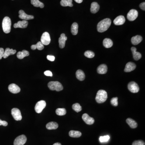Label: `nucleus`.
Instances as JSON below:
<instances>
[{
    "label": "nucleus",
    "mask_w": 145,
    "mask_h": 145,
    "mask_svg": "<svg viewBox=\"0 0 145 145\" xmlns=\"http://www.w3.org/2000/svg\"><path fill=\"white\" fill-rule=\"evenodd\" d=\"M74 1L78 3H81L83 2V0H74Z\"/></svg>",
    "instance_id": "nucleus-44"
},
{
    "label": "nucleus",
    "mask_w": 145,
    "mask_h": 145,
    "mask_svg": "<svg viewBox=\"0 0 145 145\" xmlns=\"http://www.w3.org/2000/svg\"><path fill=\"white\" fill-rule=\"evenodd\" d=\"M110 136L109 135H105L104 136H100V137L99 140L100 142H106L109 140Z\"/></svg>",
    "instance_id": "nucleus-36"
},
{
    "label": "nucleus",
    "mask_w": 145,
    "mask_h": 145,
    "mask_svg": "<svg viewBox=\"0 0 145 145\" xmlns=\"http://www.w3.org/2000/svg\"><path fill=\"white\" fill-rule=\"evenodd\" d=\"M72 108L73 110L76 111V112H79L82 110V107L80 104L79 103H75L72 105Z\"/></svg>",
    "instance_id": "nucleus-34"
},
{
    "label": "nucleus",
    "mask_w": 145,
    "mask_h": 145,
    "mask_svg": "<svg viewBox=\"0 0 145 145\" xmlns=\"http://www.w3.org/2000/svg\"><path fill=\"white\" fill-rule=\"evenodd\" d=\"M84 55L88 58H92L94 57L95 54L94 52L90 51H87L84 53Z\"/></svg>",
    "instance_id": "nucleus-35"
},
{
    "label": "nucleus",
    "mask_w": 145,
    "mask_h": 145,
    "mask_svg": "<svg viewBox=\"0 0 145 145\" xmlns=\"http://www.w3.org/2000/svg\"><path fill=\"white\" fill-rule=\"evenodd\" d=\"M11 115L16 120H21L22 119L21 113L18 108H13L11 110Z\"/></svg>",
    "instance_id": "nucleus-10"
},
{
    "label": "nucleus",
    "mask_w": 145,
    "mask_h": 145,
    "mask_svg": "<svg viewBox=\"0 0 145 145\" xmlns=\"http://www.w3.org/2000/svg\"><path fill=\"white\" fill-rule=\"evenodd\" d=\"M128 88L131 92L133 93H138L140 90V87L138 84L134 82H131L128 85Z\"/></svg>",
    "instance_id": "nucleus-5"
},
{
    "label": "nucleus",
    "mask_w": 145,
    "mask_h": 145,
    "mask_svg": "<svg viewBox=\"0 0 145 145\" xmlns=\"http://www.w3.org/2000/svg\"><path fill=\"white\" fill-rule=\"evenodd\" d=\"M53 145H61V144L60 143H54Z\"/></svg>",
    "instance_id": "nucleus-45"
},
{
    "label": "nucleus",
    "mask_w": 145,
    "mask_h": 145,
    "mask_svg": "<svg viewBox=\"0 0 145 145\" xmlns=\"http://www.w3.org/2000/svg\"><path fill=\"white\" fill-rule=\"evenodd\" d=\"M46 102L44 100H41L36 104L35 107L36 112L38 113H40L46 107Z\"/></svg>",
    "instance_id": "nucleus-6"
},
{
    "label": "nucleus",
    "mask_w": 145,
    "mask_h": 145,
    "mask_svg": "<svg viewBox=\"0 0 145 145\" xmlns=\"http://www.w3.org/2000/svg\"><path fill=\"white\" fill-rule=\"evenodd\" d=\"M16 51L15 50H13V49H10L7 48L6 49L4 52L3 58L4 59L7 58L9 56L11 55H13L16 53Z\"/></svg>",
    "instance_id": "nucleus-22"
},
{
    "label": "nucleus",
    "mask_w": 145,
    "mask_h": 145,
    "mask_svg": "<svg viewBox=\"0 0 145 145\" xmlns=\"http://www.w3.org/2000/svg\"><path fill=\"white\" fill-rule=\"evenodd\" d=\"M29 52L26 50H23L21 52H19L17 53V57L19 59H22L26 57H28L29 55Z\"/></svg>",
    "instance_id": "nucleus-25"
},
{
    "label": "nucleus",
    "mask_w": 145,
    "mask_h": 145,
    "mask_svg": "<svg viewBox=\"0 0 145 145\" xmlns=\"http://www.w3.org/2000/svg\"><path fill=\"white\" fill-rule=\"evenodd\" d=\"M131 51L132 52L133 59L136 61L139 60L141 58V55L140 53L137 52L136 48L134 47H132L131 48Z\"/></svg>",
    "instance_id": "nucleus-19"
},
{
    "label": "nucleus",
    "mask_w": 145,
    "mask_h": 145,
    "mask_svg": "<svg viewBox=\"0 0 145 145\" xmlns=\"http://www.w3.org/2000/svg\"><path fill=\"white\" fill-rule=\"evenodd\" d=\"M47 59L48 60L51 61H54L55 60V57L52 55H48L47 56Z\"/></svg>",
    "instance_id": "nucleus-39"
},
{
    "label": "nucleus",
    "mask_w": 145,
    "mask_h": 145,
    "mask_svg": "<svg viewBox=\"0 0 145 145\" xmlns=\"http://www.w3.org/2000/svg\"><path fill=\"white\" fill-rule=\"evenodd\" d=\"M31 3L32 5L36 7H40L41 8L44 7V4L39 0H31Z\"/></svg>",
    "instance_id": "nucleus-29"
},
{
    "label": "nucleus",
    "mask_w": 145,
    "mask_h": 145,
    "mask_svg": "<svg viewBox=\"0 0 145 145\" xmlns=\"http://www.w3.org/2000/svg\"><path fill=\"white\" fill-rule=\"evenodd\" d=\"M78 25L76 22L73 23L71 27V32L74 35H76L78 33Z\"/></svg>",
    "instance_id": "nucleus-30"
},
{
    "label": "nucleus",
    "mask_w": 145,
    "mask_h": 145,
    "mask_svg": "<svg viewBox=\"0 0 145 145\" xmlns=\"http://www.w3.org/2000/svg\"><path fill=\"white\" fill-rule=\"evenodd\" d=\"M72 2V0H61L60 3L62 6L72 7L73 6Z\"/></svg>",
    "instance_id": "nucleus-32"
},
{
    "label": "nucleus",
    "mask_w": 145,
    "mask_h": 145,
    "mask_svg": "<svg viewBox=\"0 0 145 145\" xmlns=\"http://www.w3.org/2000/svg\"><path fill=\"white\" fill-rule=\"evenodd\" d=\"M126 122L131 128H136L138 127V124L132 118H128L126 120Z\"/></svg>",
    "instance_id": "nucleus-26"
},
{
    "label": "nucleus",
    "mask_w": 145,
    "mask_h": 145,
    "mask_svg": "<svg viewBox=\"0 0 145 145\" xmlns=\"http://www.w3.org/2000/svg\"><path fill=\"white\" fill-rule=\"evenodd\" d=\"M125 19L123 15H120L115 19L114 20V24L116 26H120L123 25L125 23Z\"/></svg>",
    "instance_id": "nucleus-17"
},
{
    "label": "nucleus",
    "mask_w": 145,
    "mask_h": 145,
    "mask_svg": "<svg viewBox=\"0 0 145 145\" xmlns=\"http://www.w3.org/2000/svg\"><path fill=\"white\" fill-rule=\"evenodd\" d=\"M4 49L2 48H0V60L3 57V55H4Z\"/></svg>",
    "instance_id": "nucleus-40"
},
{
    "label": "nucleus",
    "mask_w": 145,
    "mask_h": 145,
    "mask_svg": "<svg viewBox=\"0 0 145 145\" xmlns=\"http://www.w3.org/2000/svg\"><path fill=\"white\" fill-rule=\"evenodd\" d=\"M118 98L117 97H114L112 98L110 100V103L112 105L115 107H117L118 105Z\"/></svg>",
    "instance_id": "nucleus-37"
},
{
    "label": "nucleus",
    "mask_w": 145,
    "mask_h": 145,
    "mask_svg": "<svg viewBox=\"0 0 145 145\" xmlns=\"http://www.w3.org/2000/svg\"><path fill=\"white\" fill-rule=\"evenodd\" d=\"M31 48L32 50H35L37 49L38 50L41 51L44 49V45L42 44L41 41H39L35 45H32L31 46Z\"/></svg>",
    "instance_id": "nucleus-27"
},
{
    "label": "nucleus",
    "mask_w": 145,
    "mask_h": 145,
    "mask_svg": "<svg viewBox=\"0 0 145 145\" xmlns=\"http://www.w3.org/2000/svg\"><path fill=\"white\" fill-rule=\"evenodd\" d=\"M58 123L54 122H51L46 125V127L49 130H56L58 128Z\"/></svg>",
    "instance_id": "nucleus-24"
},
{
    "label": "nucleus",
    "mask_w": 145,
    "mask_h": 145,
    "mask_svg": "<svg viewBox=\"0 0 145 145\" xmlns=\"http://www.w3.org/2000/svg\"><path fill=\"white\" fill-rule=\"evenodd\" d=\"M132 145H145V143L142 140L135 141L133 143Z\"/></svg>",
    "instance_id": "nucleus-38"
},
{
    "label": "nucleus",
    "mask_w": 145,
    "mask_h": 145,
    "mask_svg": "<svg viewBox=\"0 0 145 145\" xmlns=\"http://www.w3.org/2000/svg\"><path fill=\"white\" fill-rule=\"evenodd\" d=\"M8 123L6 121H3V120H1V119H0V125H3L4 126H7Z\"/></svg>",
    "instance_id": "nucleus-42"
},
{
    "label": "nucleus",
    "mask_w": 145,
    "mask_h": 145,
    "mask_svg": "<svg viewBox=\"0 0 145 145\" xmlns=\"http://www.w3.org/2000/svg\"><path fill=\"white\" fill-rule=\"evenodd\" d=\"M142 37L140 35H136L131 38V43L133 45H136L139 44L142 41Z\"/></svg>",
    "instance_id": "nucleus-18"
},
{
    "label": "nucleus",
    "mask_w": 145,
    "mask_h": 145,
    "mask_svg": "<svg viewBox=\"0 0 145 145\" xmlns=\"http://www.w3.org/2000/svg\"><path fill=\"white\" fill-rule=\"evenodd\" d=\"M76 76L78 80L83 81L85 79V75L83 71L79 69L76 72Z\"/></svg>",
    "instance_id": "nucleus-23"
},
{
    "label": "nucleus",
    "mask_w": 145,
    "mask_h": 145,
    "mask_svg": "<svg viewBox=\"0 0 145 145\" xmlns=\"http://www.w3.org/2000/svg\"><path fill=\"white\" fill-rule=\"evenodd\" d=\"M27 141V138L25 135H22L17 137L14 141V145H23Z\"/></svg>",
    "instance_id": "nucleus-8"
},
{
    "label": "nucleus",
    "mask_w": 145,
    "mask_h": 145,
    "mask_svg": "<svg viewBox=\"0 0 145 145\" xmlns=\"http://www.w3.org/2000/svg\"><path fill=\"white\" fill-rule=\"evenodd\" d=\"M82 134L80 131L71 130L69 132V135L72 138H79L81 137Z\"/></svg>",
    "instance_id": "nucleus-31"
},
{
    "label": "nucleus",
    "mask_w": 145,
    "mask_h": 145,
    "mask_svg": "<svg viewBox=\"0 0 145 145\" xmlns=\"http://www.w3.org/2000/svg\"><path fill=\"white\" fill-rule=\"evenodd\" d=\"M50 34L47 32H45L42 34L41 38V42L44 45H49L51 42Z\"/></svg>",
    "instance_id": "nucleus-7"
},
{
    "label": "nucleus",
    "mask_w": 145,
    "mask_h": 145,
    "mask_svg": "<svg viewBox=\"0 0 145 145\" xmlns=\"http://www.w3.org/2000/svg\"><path fill=\"white\" fill-rule=\"evenodd\" d=\"M100 6L96 2H93L91 4L90 11L92 13H96L99 10Z\"/></svg>",
    "instance_id": "nucleus-21"
},
{
    "label": "nucleus",
    "mask_w": 145,
    "mask_h": 145,
    "mask_svg": "<svg viewBox=\"0 0 145 145\" xmlns=\"http://www.w3.org/2000/svg\"><path fill=\"white\" fill-rule=\"evenodd\" d=\"M82 118L85 123H86L87 125H92L94 123V118L90 117L89 115L86 113H85L82 115Z\"/></svg>",
    "instance_id": "nucleus-12"
},
{
    "label": "nucleus",
    "mask_w": 145,
    "mask_h": 145,
    "mask_svg": "<svg viewBox=\"0 0 145 145\" xmlns=\"http://www.w3.org/2000/svg\"><path fill=\"white\" fill-rule=\"evenodd\" d=\"M19 18L23 20L27 21L28 20H30L34 19L33 16L27 15L22 10L19 11Z\"/></svg>",
    "instance_id": "nucleus-11"
},
{
    "label": "nucleus",
    "mask_w": 145,
    "mask_h": 145,
    "mask_svg": "<svg viewBox=\"0 0 145 145\" xmlns=\"http://www.w3.org/2000/svg\"><path fill=\"white\" fill-rule=\"evenodd\" d=\"M138 11L135 9H131L127 15V18L130 21H133L137 18L138 17Z\"/></svg>",
    "instance_id": "nucleus-9"
},
{
    "label": "nucleus",
    "mask_w": 145,
    "mask_h": 145,
    "mask_svg": "<svg viewBox=\"0 0 145 145\" xmlns=\"http://www.w3.org/2000/svg\"><path fill=\"white\" fill-rule=\"evenodd\" d=\"M107 93L106 91L102 90H98L95 97V100L98 103H103L107 99Z\"/></svg>",
    "instance_id": "nucleus-2"
},
{
    "label": "nucleus",
    "mask_w": 145,
    "mask_h": 145,
    "mask_svg": "<svg viewBox=\"0 0 145 145\" xmlns=\"http://www.w3.org/2000/svg\"><path fill=\"white\" fill-rule=\"evenodd\" d=\"M140 7L143 10H145V3L143 2L141 3L140 5Z\"/></svg>",
    "instance_id": "nucleus-43"
},
{
    "label": "nucleus",
    "mask_w": 145,
    "mask_h": 145,
    "mask_svg": "<svg viewBox=\"0 0 145 145\" xmlns=\"http://www.w3.org/2000/svg\"><path fill=\"white\" fill-rule=\"evenodd\" d=\"M111 23V21L110 19L106 18L103 19L98 24V31L100 33L104 32L109 28Z\"/></svg>",
    "instance_id": "nucleus-1"
},
{
    "label": "nucleus",
    "mask_w": 145,
    "mask_h": 145,
    "mask_svg": "<svg viewBox=\"0 0 145 145\" xmlns=\"http://www.w3.org/2000/svg\"><path fill=\"white\" fill-rule=\"evenodd\" d=\"M107 66L106 65L102 64L97 68V72L100 74H104L107 72Z\"/></svg>",
    "instance_id": "nucleus-20"
},
{
    "label": "nucleus",
    "mask_w": 145,
    "mask_h": 145,
    "mask_svg": "<svg viewBox=\"0 0 145 145\" xmlns=\"http://www.w3.org/2000/svg\"><path fill=\"white\" fill-rule=\"evenodd\" d=\"M9 90L13 94H17L20 92V88L15 84H12L9 85L8 87Z\"/></svg>",
    "instance_id": "nucleus-13"
},
{
    "label": "nucleus",
    "mask_w": 145,
    "mask_h": 145,
    "mask_svg": "<svg viewBox=\"0 0 145 145\" xmlns=\"http://www.w3.org/2000/svg\"><path fill=\"white\" fill-rule=\"evenodd\" d=\"M48 87L51 90L56 91L57 92L61 91L63 89L62 85L59 82L57 81H52L48 83Z\"/></svg>",
    "instance_id": "nucleus-4"
},
{
    "label": "nucleus",
    "mask_w": 145,
    "mask_h": 145,
    "mask_svg": "<svg viewBox=\"0 0 145 145\" xmlns=\"http://www.w3.org/2000/svg\"><path fill=\"white\" fill-rule=\"evenodd\" d=\"M28 22L27 21L23 20L22 21H19L17 23H15L14 25V28H25L28 27Z\"/></svg>",
    "instance_id": "nucleus-15"
},
{
    "label": "nucleus",
    "mask_w": 145,
    "mask_h": 145,
    "mask_svg": "<svg viewBox=\"0 0 145 145\" xmlns=\"http://www.w3.org/2000/svg\"><path fill=\"white\" fill-rule=\"evenodd\" d=\"M11 21L10 18L8 17H5L3 19L2 22V28L5 33L8 34L11 30Z\"/></svg>",
    "instance_id": "nucleus-3"
},
{
    "label": "nucleus",
    "mask_w": 145,
    "mask_h": 145,
    "mask_svg": "<svg viewBox=\"0 0 145 145\" xmlns=\"http://www.w3.org/2000/svg\"><path fill=\"white\" fill-rule=\"evenodd\" d=\"M67 37L65 36L64 34H62L61 35V36L59 38V46L61 49H63L65 46V42L67 40Z\"/></svg>",
    "instance_id": "nucleus-14"
},
{
    "label": "nucleus",
    "mask_w": 145,
    "mask_h": 145,
    "mask_svg": "<svg viewBox=\"0 0 145 145\" xmlns=\"http://www.w3.org/2000/svg\"><path fill=\"white\" fill-rule=\"evenodd\" d=\"M136 67V65L134 63L132 62H128L126 65L124 71L125 72H130L133 71Z\"/></svg>",
    "instance_id": "nucleus-16"
},
{
    "label": "nucleus",
    "mask_w": 145,
    "mask_h": 145,
    "mask_svg": "<svg viewBox=\"0 0 145 145\" xmlns=\"http://www.w3.org/2000/svg\"><path fill=\"white\" fill-rule=\"evenodd\" d=\"M66 110L64 108H57L56 110L57 115L59 116H63L66 114Z\"/></svg>",
    "instance_id": "nucleus-33"
},
{
    "label": "nucleus",
    "mask_w": 145,
    "mask_h": 145,
    "mask_svg": "<svg viewBox=\"0 0 145 145\" xmlns=\"http://www.w3.org/2000/svg\"><path fill=\"white\" fill-rule=\"evenodd\" d=\"M44 75L47 76L52 77V72L50 71H46L44 72Z\"/></svg>",
    "instance_id": "nucleus-41"
},
{
    "label": "nucleus",
    "mask_w": 145,
    "mask_h": 145,
    "mask_svg": "<svg viewBox=\"0 0 145 145\" xmlns=\"http://www.w3.org/2000/svg\"><path fill=\"white\" fill-rule=\"evenodd\" d=\"M103 46L106 48H110L113 45V42L109 38H105L103 42Z\"/></svg>",
    "instance_id": "nucleus-28"
}]
</instances>
